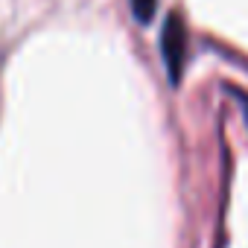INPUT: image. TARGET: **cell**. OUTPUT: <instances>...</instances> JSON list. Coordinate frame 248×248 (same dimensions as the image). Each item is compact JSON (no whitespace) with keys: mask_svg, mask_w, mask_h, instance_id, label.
Returning <instances> with one entry per match:
<instances>
[{"mask_svg":"<svg viewBox=\"0 0 248 248\" xmlns=\"http://www.w3.org/2000/svg\"><path fill=\"white\" fill-rule=\"evenodd\" d=\"M161 53H164V64L170 70V79L178 82L181 79V64H184V56H187V30H184V21L181 15H170L167 24H164V38H161Z\"/></svg>","mask_w":248,"mask_h":248,"instance_id":"cell-1","label":"cell"},{"mask_svg":"<svg viewBox=\"0 0 248 248\" xmlns=\"http://www.w3.org/2000/svg\"><path fill=\"white\" fill-rule=\"evenodd\" d=\"M155 3H158V0H132V15H135L140 24H146V21H152V15H155Z\"/></svg>","mask_w":248,"mask_h":248,"instance_id":"cell-2","label":"cell"}]
</instances>
